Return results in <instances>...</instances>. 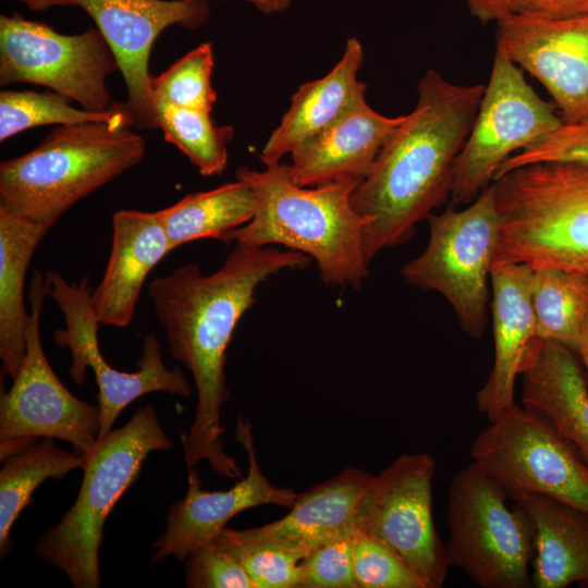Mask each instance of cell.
<instances>
[{"label": "cell", "instance_id": "cell-25", "mask_svg": "<svg viewBox=\"0 0 588 588\" xmlns=\"http://www.w3.org/2000/svg\"><path fill=\"white\" fill-rule=\"evenodd\" d=\"M49 229L0 208V358L12 379L26 354L30 321L24 283L32 257Z\"/></svg>", "mask_w": 588, "mask_h": 588}, {"label": "cell", "instance_id": "cell-9", "mask_svg": "<svg viewBox=\"0 0 588 588\" xmlns=\"http://www.w3.org/2000/svg\"><path fill=\"white\" fill-rule=\"evenodd\" d=\"M469 453L514 502L541 494L588 512V462L535 409L514 404L477 434Z\"/></svg>", "mask_w": 588, "mask_h": 588}, {"label": "cell", "instance_id": "cell-14", "mask_svg": "<svg viewBox=\"0 0 588 588\" xmlns=\"http://www.w3.org/2000/svg\"><path fill=\"white\" fill-rule=\"evenodd\" d=\"M30 321L26 354L13 383L0 397V440L52 438L86 455L100 429V411L77 399L51 368L40 339V316L47 291L35 271L29 287Z\"/></svg>", "mask_w": 588, "mask_h": 588}, {"label": "cell", "instance_id": "cell-10", "mask_svg": "<svg viewBox=\"0 0 588 588\" xmlns=\"http://www.w3.org/2000/svg\"><path fill=\"white\" fill-rule=\"evenodd\" d=\"M117 70L115 56L96 26L64 35L17 13L0 15L2 86H45L83 109L100 112L114 105L106 79Z\"/></svg>", "mask_w": 588, "mask_h": 588}, {"label": "cell", "instance_id": "cell-34", "mask_svg": "<svg viewBox=\"0 0 588 588\" xmlns=\"http://www.w3.org/2000/svg\"><path fill=\"white\" fill-rule=\"evenodd\" d=\"M356 526L318 547L299 563L298 588H358L353 572Z\"/></svg>", "mask_w": 588, "mask_h": 588}, {"label": "cell", "instance_id": "cell-22", "mask_svg": "<svg viewBox=\"0 0 588 588\" xmlns=\"http://www.w3.org/2000/svg\"><path fill=\"white\" fill-rule=\"evenodd\" d=\"M363 60V47L352 37L346 41L342 58L329 73L298 87L289 110L259 154L266 167L280 163L285 155H291L365 98L367 86L357 79Z\"/></svg>", "mask_w": 588, "mask_h": 588}, {"label": "cell", "instance_id": "cell-8", "mask_svg": "<svg viewBox=\"0 0 588 588\" xmlns=\"http://www.w3.org/2000/svg\"><path fill=\"white\" fill-rule=\"evenodd\" d=\"M425 249L402 268L406 283L440 293L461 328L480 338L487 324L490 278L501 229L492 184L469 205L430 215Z\"/></svg>", "mask_w": 588, "mask_h": 588}, {"label": "cell", "instance_id": "cell-32", "mask_svg": "<svg viewBox=\"0 0 588 588\" xmlns=\"http://www.w3.org/2000/svg\"><path fill=\"white\" fill-rule=\"evenodd\" d=\"M215 541L242 565L255 588L299 587V554L246 540L226 527Z\"/></svg>", "mask_w": 588, "mask_h": 588}, {"label": "cell", "instance_id": "cell-29", "mask_svg": "<svg viewBox=\"0 0 588 588\" xmlns=\"http://www.w3.org/2000/svg\"><path fill=\"white\" fill-rule=\"evenodd\" d=\"M69 98L54 93L2 90L0 93V140L42 125H69L87 122L115 123L133 127L124 102L114 101L108 111H90L71 106Z\"/></svg>", "mask_w": 588, "mask_h": 588}, {"label": "cell", "instance_id": "cell-17", "mask_svg": "<svg viewBox=\"0 0 588 588\" xmlns=\"http://www.w3.org/2000/svg\"><path fill=\"white\" fill-rule=\"evenodd\" d=\"M235 439L247 455L246 477L229 490L204 491L198 471L191 467L186 494L170 506L167 527L152 543V563L169 556L184 561L195 549L213 541L226 523L245 510L267 504L290 509L294 504L298 493L273 486L262 474L248 419H237Z\"/></svg>", "mask_w": 588, "mask_h": 588}, {"label": "cell", "instance_id": "cell-24", "mask_svg": "<svg viewBox=\"0 0 588 588\" xmlns=\"http://www.w3.org/2000/svg\"><path fill=\"white\" fill-rule=\"evenodd\" d=\"M535 527L531 586L588 587V512L541 494L516 500Z\"/></svg>", "mask_w": 588, "mask_h": 588}, {"label": "cell", "instance_id": "cell-36", "mask_svg": "<svg viewBox=\"0 0 588 588\" xmlns=\"http://www.w3.org/2000/svg\"><path fill=\"white\" fill-rule=\"evenodd\" d=\"M185 560L189 588H255L242 565L215 540L201 544Z\"/></svg>", "mask_w": 588, "mask_h": 588}, {"label": "cell", "instance_id": "cell-13", "mask_svg": "<svg viewBox=\"0 0 588 588\" xmlns=\"http://www.w3.org/2000/svg\"><path fill=\"white\" fill-rule=\"evenodd\" d=\"M436 468L428 453L399 456L372 476L356 515V526L384 541L425 588L442 587L450 567L432 516Z\"/></svg>", "mask_w": 588, "mask_h": 588}, {"label": "cell", "instance_id": "cell-15", "mask_svg": "<svg viewBox=\"0 0 588 588\" xmlns=\"http://www.w3.org/2000/svg\"><path fill=\"white\" fill-rule=\"evenodd\" d=\"M95 22L118 61L127 98L125 107L137 128H159L149 73L150 52L170 26L196 29L210 14L207 1L74 0Z\"/></svg>", "mask_w": 588, "mask_h": 588}, {"label": "cell", "instance_id": "cell-19", "mask_svg": "<svg viewBox=\"0 0 588 588\" xmlns=\"http://www.w3.org/2000/svg\"><path fill=\"white\" fill-rule=\"evenodd\" d=\"M172 250L157 211L119 210L113 215L106 270L90 293L100 324L124 328L133 321L148 274Z\"/></svg>", "mask_w": 588, "mask_h": 588}, {"label": "cell", "instance_id": "cell-20", "mask_svg": "<svg viewBox=\"0 0 588 588\" xmlns=\"http://www.w3.org/2000/svg\"><path fill=\"white\" fill-rule=\"evenodd\" d=\"M404 119L405 115H382L363 98L341 119L291 154L292 163L286 164L291 179L306 187L338 181L360 183Z\"/></svg>", "mask_w": 588, "mask_h": 588}, {"label": "cell", "instance_id": "cell-4", "mask_svg": "<svg viewBox=\"0 0 588 588\" xmlns=\"http://www.w3.org/2000/svg\"><path fill=\"white\" fill-rule=\"evenodd\" d=\"M145 139L115 123L54 127L0 164V208L50 229L77 201L142 161Z\"/></svg>", "mask_w": 588, "mask_h": 588}, {"label": "cell", "instance_id": "cell-40", "mask_svg": "<svg viewBox=\"0 0 588 588\" xmlns=\"http://www.w3.org/2000/svg\"><path fill=\"white\" fill-rule=\"evenodd\" d=\"M577 354L580 356L585 366L586 377L588 380V314L581 326Z\"/></svg>", "mask_w": 588, "mask_h": 588}, {"label": "cell", "instance_id": "cell-2", "mask_svg": "<svg viewBox=\"0 0 588 588\" xmlns=\"http://www.w3.org/2000/svg\"><path fill=\"white\" fill-rule=\"evenodd\" d=\"M414 110L382 147L352 195L365 220L364 250L370 261L407 243L417 223L450 194L455 160L470 132L485 85L448 82L428 70L417 85Z\"/></svg>", "mask_w": 588, "mask_h": 588}, {"label": "cell", "instance_id": "cell-7", "mask_svg": "<svg viewBox=\"0 0 588 588\" xmlns=\"http://www.w3.org/2000/svg\"><path fill=\"white\" fill-rule=\"evenodd\" d=\"M474 462L451 480L448 498L450 566L482 588H528L535 527L515 503Z\"/></svg>", "mask_w": 588, "mask_h": 588}, {"label": "cell", "instance_id": "cell-26", "mask_svg": "<svg viewBox=\"0 0 588 588\" xmlns=\"http://www.w3.org/2000/svg\"><path fill=\"white\" fill-rule=\"evenodd\" d=\"M255 196L243 180L188 194L157 211L173 249L200 238L222 241L254 215Z\"/></svg>", "mask_w": 588, "mask_h": 588}, {"label": "cell", "instance_id": "cell-30", "mask_svg": "<svg viewBox=\"0 0 588 588\" xmlns=\"http://www.w3.org/2000/svg\"><path fill=\"white\" fill-rule=\"evenodd\" d=\"M159 128L164 139L180 149L205 176L221 174L228 164L229 125H217L210 112L186 109L157 100Z\"/></svg>", "mask_w": 588, "mask_h": 588}, {"label": "cell", "instance_id": "cell-16", "mask_svg": "<svg viewBox=\"0 0 588 588\" xmlns=\"http://www.w3.org/2000/svg\"><path fill=\"white\" fill-rule=\"evenodd\" d=\"M497 46L551 95L563 123L588 119V14L497 22Z\"/></svg>", "mask_w": 588, "mask_h": 588}, {"label": "cell", "instance_id": "cell-28", "mask_svg": "<svg viewBox=\"0 0 588 588\" xmlns=\"http://www.w3.org/2000/svg\"><path fill=\"white\" fill-rule=\"evenodd\" d=\"M531 299L537 338L561 343L577 353L588 314V274L556 268L532 269Z\"/></svg>", "mask_w": 588, "mask_h": 588}, {"label": "cell", "instance_id": "cell-12", "mask_svg": "<svg viewBox=\"0 0 588 588\" xmlns=\"http://www.w3.org/2000/svg\"><path fill=\"white\" fill-rule=\"evenodd\" d=\"M45 286L64 318V328L54 332L53 340L59 347L70 351L71 379L83 384L87 368L94 372L100 411L98 438L107 436L121 412L144 394L156 391L180 396L192 394V385L183 372L164 364L160 342L154 334L144 338L136 371H121L107 363L99 350L100 323L91 307L88 278L69 282L59 272L47 271Z\"/></svg>", "mask_w": 588, "mask_h": 588}, {"label": "cell", "instance_id": "cell-21", "mask_svg": "<svg viewBox=\"0 0 588 588\" xmlns=\"http://www.w3.org/2000/svg\"><path fill=\"white\" fill-rule=\"evenodd\" d=\"M372 476L347 467L298 494L284 517L256 528L236 529V532L246 540L273 546L304 559L356 526L357 511Z\"/></svg>", "mask_w": 588, "mask_h": 588}, {"label": "cell", "instance_id": "cell-23", "mask_svg": "<svg viewBox=\"0 0 588 588\" xmlns=\"http://www.w3.org/2000/svg\"><path fill=\"white\" fill-rule=\"evenodd\" d=\"M522 375L524 406L546 416L588 462V380L575 352L538 339Z\"/></svg>", "mask_w": 588, "mask_h": 588}, {"label": "cell", "instance_id": "cell-33", "mask_svg": "<svg viewBox=\"0 0 588 588\" xmlns=\"http://www.w3.org/2000/svg\"><path fill=\"white\" fill-rule=\"evenodd\" d=\"M353 572L358 588H425L417 575L384 541L357 526Z\"/></svg>", "mask_w": 588, "mask_h": 588}, {"label": "cell", "instance_id": "cell-5", "mask_svg": "<svg viewBox=\"0 0 588 588\" xmlns=\"http://www.w3.org/2000/svg\"><path fill=\"white\" fill-rule=\"evenodd\" d=\"M492 187L501 220L493 264L588 274L587 164H529L494 179Z\"/></svg>", "mask_w": 588, "mask_h": 588}, {"label": "cell", "instance_id": "cell-31", "mask_svg": "<svg viewBox=\"0 0 588 588\" xmlns=\"http://www.w3.org/2000/svg\"><path fill=\"white\" fill-rule=\"evenodd\" d=\"M213 65L211 44L199 45L159 75L151 76L156 101L163 100L177 107L211 112L217 101L211 86Z\"/></svg>", "mask_w": 588, "mask_h": 588}, {"label": "cell", "instance_id": "cell-18", "mask_svg": "<svg viewBox=\"0 0 588 588\" xmlns=\"http://www.w3.org/2000/svg\"><path fill=\"white\" fill-rule=\"evenodd\" d=\"M494 362L477 392L478 411L494 420L514 403L516 378L539 339L531 299L532 268L524 264H493L490 272Z\"/></svg>", "mask_w": 588, "mask_h": 588}, {"label": "cell", "instance_id": "cell-1", "mask_svg": "<svg viewBox=\"0 0 588 588\" xmlns=\"http://www.w3.org/2000/svg\"><path fill=\"white\" fill-rule=\"evenodd\" d=\"M311 261L287 248L235 244L223 265L209 274L196 264H185L150 282L148 296L171 356L191 372L197 392L194 420L182 437L189 468L207 461L223 477H241L222 440L221 409L230 396L226 348L255 303L257 287L282 270L305 269Z\"/></svg>", "mask_w": 588, "mask_h": 588}, {"label": "cell", "instance_id": "cell-27", "mask_svg": "<svg viewBox=\"0 0 588 588\" xmlns=\"http://www.w3.org/2000/svg\"><path fill=\"white\" fill-rule=\"evenodd\" d=\"M0 471V552L4 558L12 549L10 532L21 512L32 502L34 491L48 478L60 480L82 468L84 456L56 445L44 438L8 457Z\"/></svg>", "mask_w": 588, "mask_h": 588}, {"label": "cell", "instance_id": "cell-6", "mask_svg": "<svg viewBox=\"0 0 588 588\" xmlns=\"http://www.w3.org/2000/svg\"><path fill=\"white\" fill-rule=\"evenodd\" d=\"M171 448L151 405L139 407L126 425L97 438L84 455L76 500L37 540L39 558L62 571L75 588L100 587L99 549L108 515L136 481L146 457Z\"/></svg>", "mask_w": 588, "mask_h": 588}, {"label": "cell", "instance_id": "cell-35", "mask_svg": "<svg viewBox=\"0 0 588 588\" xmlns=\"http://www.w3.org/2000/svg\"><path fill=\"white\" fill-rule=\"evenodd\" d=\"M541 162H576L588 166V119L562 123L541 140L514 154L499 167L494 179L517 168Z\"/></svg>", "mask_w": 588, "mask_h": 588}, {"label": "cell", "instance_id": "cell-3", "mask_svg": "<svg viewBox=\"0 0 588 588\" xmlns=\"http://www.w3.org/2000/svg\"><path fill=\"white\" fill-rule=\"evenodd\" d=\"M236 179L253 189L255 210L253 218L229 232L223 242L254 247L281 245L310 257L327 286L363 285L369 273L365 220L352 204L359 182L299 186L281 162L262 171L240 167Z\"/></svg>", "mask_w": 588, "mask_h": 588}, {"label": "cell", "instance_id": "cell-37", "mask_svg": "<svg viewBox=\"0 0 588 588\" xmlns=\"http://www.w3.org/2000/svg\"><path fill=\"white\" fill-rule=\"evenodd\" d=\"M466 4L483 24L516 15L559 19L588 14V0H466Z\"/></svg>", "mask_w": 588, "mask_h": 588}, {"label": "cell", "instance_id": "cell-11", "mask_svg": "<svg viewBox=\"0 0 588 588\" xmlns=\"http://www.w3.org/2000/svg\"><path fill=\"white\" fill-rule=\"evenodd\" d=\"M562 123L553 106L536 94L519 66L497 46L490 79L454 163L450 189L453 203H471L507 158Z\"/></svg>", "mask_w": 588, "mask_h": 588}, {"label": "cell", "instance_id": "cell-38", "mask_svg": "<svg viewBox=\"0 0 588 588\" xmlns=\"http://www.w3.org/2000/svg\"><path fill=\"white\" fill-rule=\"evenodd\" d=\"M189 1H201V0H189ZM207 1V0H205ZM246 1L255 5L257 10L265 14L281 13L286 11L291 4L292 0H241Z\"/></svg>", "mask_w": 588, "mask_h": 588}, {"label": "cell", "instance_id": "cell-39", "mask_svg": "<svg viewBox=\"0 0 588 588\" xmlns=\"http://www.w3.org/2000/svg\"><path fill=\"white\" fill-rule=\"evenodd\" d=\"M27 9L35 12L47 11L54 7H73L74 0H17Z\"/></svg>", "mask_w": 588, "mask_h": 588}]
</instances>
